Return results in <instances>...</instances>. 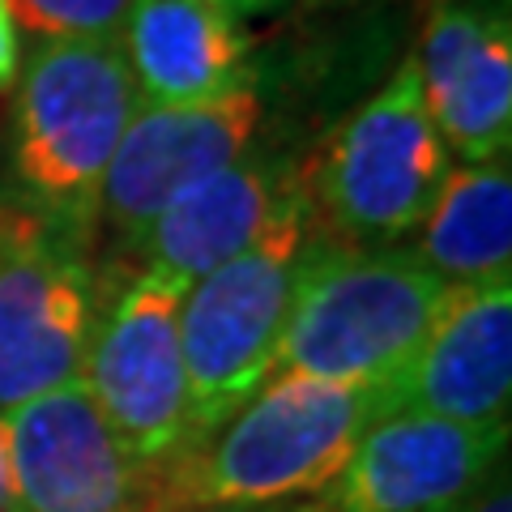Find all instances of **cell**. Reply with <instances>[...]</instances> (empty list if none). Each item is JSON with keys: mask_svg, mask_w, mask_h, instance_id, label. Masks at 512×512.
I'll list each match as a JSON object with an SVG mask.
<instances>
[{"mask_svg": "<svg viewBox=\"0 0 512 512\" xmlns=\"http://www.w3.org/2000/svg\"><path fill=\"white\" fill-rule=\"evenodd\" d=\"M137 107L120 39H35L5 116L9 214L90 248L111 154Z\"/></svg>", "mask_w": 512, "mask_h": 512, "instance_id": "obj_1", "label": "cell"}, {"mask_svg": "<svg viewBox=\"0 0 512 512\" xmlns=\"http://www.w3.org/2000/svg\"><path fill=\"white\" fill-rule=\"evenodd\" d=\"M384 414V384L274 376L210 440L154 474L150 512L286 508L308 500L333 483Z\"/></svg>", "mask_w": 512, "mask_h": 512, "instance_id": "obj_2", "label": "cell"}, {"mask_svg": "<svg viewBox=\"0 0 512 512\" xmlns=\"http://www.w3.org/2000/svg\"><path fill=\"white\" fill-rule=\"evenodd\" d=\"M444 291L410 252L346 248L312 231L274 350V376L389 384L423 346Z\"/></svg>", "mask_w": 512, "mask_h": 512, "instance_id": "obj_3", "label": "cell"}, {"mask_svg": "<svg viewBox=\"0 0 512 512\" xmlns=\"http://www.w3.org/2000/svg\"><path fill=\"white\" fill-rule=\"evenodd\" d=\"M308 239L312 210L295 175L261 235L188 286L180 303V346L192 406V448L235 419L274 376V350L291 312Z\"/></svg>", "mask_w": 512, "mask_h": 512, "instance_id": "obj_4", "label": "cell"}, {"mask_svg": "<svg viewBox=\"0 0 512 512\" xmlns=\"http://www.w3.org/2000/svg\"><path fill=\"white\" fill-rule=\"evenodd\" d=\"M453 171L444 137L427 116L414 60L299 163L312 231L346 248H393L419 231Z\"/></svg>", "mask_w": 512, "mask_h": 512, "instance_id": "obj_5", "label": "cell"}, {"mask_svg": "<svg viewBox=\"0 0 512 512\" xmlns=\"http://www.w3.org/2000/svg\"><path fill=\"white\" fill-rule=\"evenodd\" d=\"M188 286L163 269L111 295L86 350L82 384L141 470H167L192 448V406L180 346V303Z\"/></svg>", "mask_w": 512, "mask_h": 512, "instance_id": "obj_6", "label": "cell"}, {"mask_svg": "<svg viewBox=\"0 0 512 512\" xmlns=\"http://www.w3.org/2000/svg\"><path fill=\"white\" fill-rule=\"evenodd\" d=\"M103 303L86 244L0 214V414L82 380Z\"/></svg>", "mask_w": 512, "mask_h": 512, "instance_id": "obj_7", "label": "cell"}, {"mask_svg": "<svg viewBox=\"0 0 512 512\" xmlns=\"http://www.w3.org/2000/svg\"><path fill=\"white\" fill-rule=\"evenodd\" d=\"M0 478L5 512H150V474L82 380L0 414Z\"/></svg>", "mask_w": 512, "mask_h": 512, "instance_id": "obj_8", "label": "cell"}, {"mask_svg": "<svg viewBox=\"0 0 512 512\" xmlns=\"http://www.w3.org/2000/svg\"><path fill=\"white\" fill-rule=\"evenodd\" d=\"M261 124L265 99L256 86L231 90L210 103L137 107L103 180L99 231H107L116 248L137 252L154 218L205 175L235 163L261 133Z\"/></svg>", "mask_w": 512, "mask_h": 512, "instance_id": "obj_9", "label": "cell"}, {"mask_svg": "<svg viewBox=\"0 0 512 512\" xmlns=\"http://www.w3.org/2000/svg\"><path fill=\"white\" fill-rule=\"evenodd\" d=\"M508 427H461L431 414H389L346 466L286 512H440L500 470Z\"/></svg>", "mask_w": 512, "mask_h": 512, "instance_id": "obj_10", "label": "cell"}, {"mask_svg": "<svg viewBox=\"0 0 512 512\" xmlns=\"http://www.w3.org/2000/svg\"><path fill=\"white\" fill-rule=\"evenodd\" d=\"M508 406L512 278L448 286L423 346L402 376L384 384V410L431 414L461 427H508Z\"/></svg>", "mask_w": 512, "mask_h": 512, "instance_id": "obj_11", "label": "cell"}, {"mask_svg": "<svg viewBox=\"0 0 512 512\" xmlns=\"http://www.w3.org/2000/svg\"><path fill=\"white\" fill-rule=\"evenodd\" d=\"M410 60L448 154L461 163L504 158L512 141V22L504 0H444Z\"/></svg>", "mask_w": 512, "mask_h": 512, "instance_id": "obj_12", "label": "cell"}, {"mask_svg": "<svg viewBox=\"0 0 512 512\" xmlns=\"http://www.w3.org/2000/svg\"><path fill=\"white\" fill-rule=\"evenodd\" d=\"M120 52L141 107L210 103L252 86V39L210 0H133Z\"/></svg>", "mask_w": 512, "mask_h": 512, "instance_id": "obj_13", "label": "cell"}, {"mask_svg": "<svg viewBox=\"0 0 512 512\" xmlns=\"http://www.w3.org/2000/svg\"><path fill=\"white\" fill-rule=\"evenodd\" d=\"M295 175V158L274 150H244L235 163L205 175L154 218V227L137 244L146 269H163L184 286L205 278L261 235Z\"/></svg>", "mask_w": 512, "mask_h": 512, "instance_id": "obj_14", "label": "cell"}, {"mask_svg": "<svg viewBox=\"0 0 512 512\" xmlns=\"http://www.w3.org/2000/svg\"><path fill=\"white\" fill-rule=\"evenodd\" d=\"M414 261L444 286L512 278V167L504 158L461 163L444 175L419 222Z\"/></svg>", "mask_w": 512, "mask_h": 512, "instance_id": "obj_15", "label": "cell"}, {"mask_svg": "<svg viewBox=\"0 0 512 512\" xmlns=\"http://www.w3.org/2000/svg\"><path fill=\"white\" fill-rule=\"evenodd\" d=\"M35 39H120L133 0H9Z\"/></svg>", "mask_w": 512, "mask_h": 512, "instance_id": "obj_16", "label": "cell"}, {"mask_svg": "<svg viewBox=\"0 0 512 512\" xmlns=\"http://www.w3.org/2000/svg\"><path fill=\"white\" fill-rule=\"evenodd\" d=\"M22 30H18V18H13L9 0H0V94H9L13 82H18V69H22Z\"/></svg>", "mask_w": 512, "mask_h": 512, "instance_id": "obj_17", "label": "cell"}, {"mask_svg": "<svg viewBox=\"0 0 512 512\" xmlns=\"http://www.w3.org/2000/svg\"><path fill=\"white\" fill-rule=\"evenodd\" d=\"M440 512H512V495H508L504 470H495L474 495H466V500L448 504V508H440Z\"/></svg>", "mask_w": 512, "mask_h": 512, "instance_id": "obj_18", "label": "cell"}, {"mask_svg": "<svg viewBox=\"0 0 512 512\" xmlns=\"http://www.w3.org/2000/svg\"><path fill=\"white\" fill-rule=\"evenodd\" d=\"M210 5H218V9L235 13V18H248V13H265V9L282 5V0H210Z\"/></svg>", "mask_w": 512, "mask_h": 512, "instance_id": "obj_19", "label": "cell"}, {"mask_svg": "<svg viewBox=\"0 0 512 512\" xmlns=\"http://www.w3.org/2000/svg\"><path fill=\"white\" fill-rule=\"evenodd\" d=\"M192 512H286V508H192Z\"/></svg>", "mask_w": 512, "mask_h": 512, "instance_id": "obj_20", "label": "cell"}, {"mask_svg": "<svg viewBox=\"0 0 512 512\" xmlns=\"http://www.w3.org/2000/svg\"><path fill=\"white\" fill-rule=\"evenodd\" d=\"M308 5H363V0H308Z\"/></svg>", "mask_w": 512, "mask_h": 512, "instance_id": "obj_21", "label": "cell"}, {"mask_svg": "<svg viewBox=\"0 0 512 512\" xmlns=\"http://www.w3.org/2000/svg\"><path fill=\"white\" fill-rule=\"evenodd\" d=\"M0 512H5V478H0Z\"/></svg>", "mask_w": 512, "mask_h": 512, "instance_id": "obj_22", "label": "cell"}, {"mask_svg": "<svg viewBox=\"0 0 512 512\" xmlns=\"http://www.w3.org/2000/svg\"><path fill=\"white\" fill-rule=\"evenodd\" d=\"M0 214H5V205H0Z\"/></svg>", "mask_w": 512, "mask_h": 512, "instance_id": "obj_23", "label": "cell"}]
</instances>
